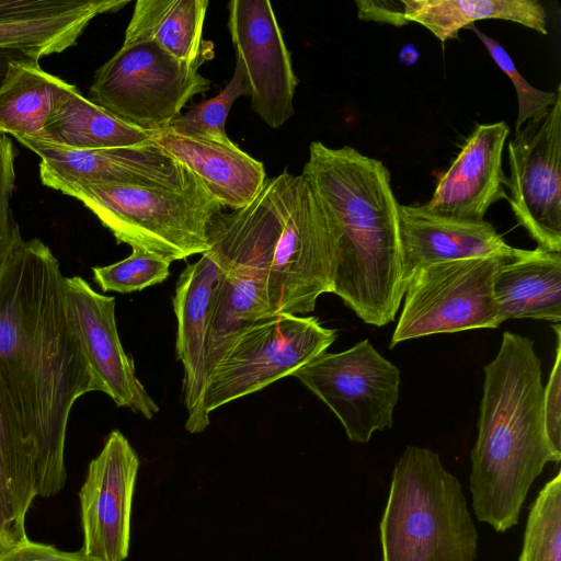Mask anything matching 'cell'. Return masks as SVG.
Returning <instances> with one entry per match:
<instances>
[{"label":"cell","mask_w":561,"mask_h":561,"mask_svg":"<svg viewBox=\"0 0 561 561\" xmlns=\"http://www.w3.org/2000/svg\"><path fill=\"white\" fill-rule=\"evenodd\" d=\"M129 0H69L61 9L38 18L0 22V48L21 50L33 58L59 54L73 46L90 22L118 11Z\"/></svg>","instance_id":"26"},{"label":"cell","mask_w":561,"mask_h":561,"mask_svg":"<svg viewBox=\"0 0 561 561\" xmlns=\"http://www.w3.org/2000/svg\"><path fill=\"white\" fill-rule=\"evenodd\" d=\"M557 336L554 364L543 387V419L551 446L561 453V325H552Z\"/></svg>","instance_id":"33"},{"label":"cell","mask_w":561,"mask_h":561,"mask_svg":"<svg viewBox=\"0 0 561 561\" xmlns=\"http://www.w3.org/2000/svg\"><path fill=\"white\" fill-rule=\"evenodd\" d=\"M170 265V261L135 248L129 256L110 265L95 266L92 273L103 291L129 294L164 282Z\"/></svg>","instance_id":"30"},{"label":"cell","mask_w":561,"mask_h":561,"mask_svg":"<svg viewBox=\"0 0 561 561\" xmlns=\"http://www.w3.org/2000/svg\"><path fill=\"white\" fill-rule=\"evenodd\" d=\"M198 68L152 42L123 44L95 71L89 100L129 125L157 133L168 128L193 96L210 89Z\"/></svg>","instance_id":"8"},{"label":"cell","mask_w":561,"mask_h":561,"mask_svg":"<svg viewBox=\"0 0 561 561\" xmlns=\"http://www.w3.org/2000/svg\"><path fill=\"white\" fill-rule=\"evenodd\" d=\"M68 2L69 0H0V22L47 15Z\"/></svg>","instance_id":"35"},{"label":"cell","mask_w":561,"mask_h":561,"mask_svg":"<svg viewBox=\"0 0 561 561\" xmlns=\"http://www.w3.org/2000/svg\"><path fill=\"white\" fill-rule=\"evenodd\" d=\"M470 28L474 31L493 58L494 62L512 80L515 87L518 99L515 131H518L526 122L530 119H538L546 115L554 104L558 96L561 95V84H559L557 90L553 92L541 91L534 88L519 73L511 56L499 42L486 36L476 26Z\"/></svg>","instance_id":"31"},{"label":"cell","mask_w":561,"mask_h":561,"mask_svg":"<svg viewBox=\"0 0 561 561\" xmlns=\"http://www.w3.org/2000/svg\"><path fill=\"white\" fill-rule=\"evenodd\" d=\"M208 0H137L123 44L152 42L173 58L201 66Z\"/></svg>","instance_id":"22"},{"label":"cell","mask_w":561,"mask_h":561,"mask_svg":"<svg viewBox=\"0 0 561 561\" xmlns=\"http://www.w3.org/2000/svg\"><path fill=\"white\" fill-rule=\"evenodd\" d=\"M508 135L503 121L477 125L423 206L443 217L484 220L493 204L507 198L502 154Z\"/></svg>","instance_id":"18"},{"label":"cell","mask_w":561,"mask_h":561,"mask_svg":"<svg viewBox=\"0 0 561 561\" xmlns=\"http://www.w3.org/2000/svg\"><path fill=\"white\" fill-rule=\"evenodd\" d=\"M0 561H95L81 550L67 552L25 538L0 552Z\"/></svg>","instance_id":"34"},{"label":"cell","mask_w":561,"mask_h":561,"mask_svg":"<svg viewBox=\"0 0 561 561\" xmlns=\"http://www.w3.org/2000/svg\"><path fill=\"white\" fill-rule=\"evenodd\" d=\"M399 232L405 287L417 270L434 263L495 254L513 255L520 250L507 244L486 220L443 217L423 205H399Z\"/></svg>","instance_id":"19"},{"label":"cell","mask_w":561,"mask_h":561,"mask_svg":"<svg viewBox=\"0 0 561 561\" xmlns=\"http://www.w3.org/2000/svg\"><path fill=\"white\" fill-rule=\"evenodd\" d=\"M15 152L8 135L0 133V265L22 239L11 208L15 181Z\"/></svg>","instance_id":"32"},{"label":"cell","mask_w":561,"mask_h":561,"mask_svg":"<svg viewBox=\"0 0 561 561\" xmlns=\"http://www.w3.org/2000/svg\"><path fill=\"white\" fill-rule=\"evenodd\" d=\"M59 192L80 201L118 243L170 262L206 252L209 222L222 210L195 175L178 186L75 184Z\"/></svg>","instance_id":"5"},{"label":"cell","mask_w":561,"mask_h":561,"mask_svg":"<svg viewBox=\"0 0 561 561\" xmlns=\"http://www.w3.org/2000/svg\"><path fill=\"white\" fill-rule=\"evenodd\" d=\"M493 289L500 324L510 319L560 323L561 252L522 250L501 266Z\"/></svg>","instance_id":"21"},{"label":"cell","mask_w":561,"mask_h":561,"mask_svg":"<svg viewBox=\"0 0 561 561\" xmlns=\"http://www.w3.org/2000/svg\"><path fill=\"white\" fill-rule=\"evenodd\" d=\"M27 58L33 57L21 50L0 48V89L2 88L9 75L11 65L15 61L24 60Z\"/></svg>","instance_id":"38"},{"label":"cell","mask_w":561,"mask_h":561,"mask_svg":"<svg viewBox=\"0 0 561 561\" xmlns=\"http://www.w3.org/2000/svg\"><path fill=\"white\" fill-rule=\"evenodd\" d=\"M221 270L219 254L209 247L197 262L182 271L172 298L178 323L175 351L184 368L185 428L192 434L202 433L209 425V415L204 408L206 345L213 299Z\"/></svg>","instance_id":"17"},{"label":"cell","mask_w":561,"mask_h":561,"mask_svg":"<svg viewBox=\"0 0 561 561\" xmlns=\"http://www.w3.org/2000/svg\"><path fill=\"white\" fill-rule=\"evenodd\" d=\"M507 201L537 248L561 252V95L508 141Z\"/></svg>","instance_id":"12"},{"label":"cell","mask_w":561,"mask_h":561,"mask_svg":"<svg viewBox=\"0 0 561 561\" xmlns=\"http://www.w3.org/2000/svg\"><path fill=\"white\" fill-rule=\"evenodd\" d=\"M518 561H561V472L529 508Z\"/></svg>","instance_id":"29"},{"label":"cell","mask_w":561,"mask_h":561,"mask_svg":"<svg viewBox=\"0 0 561 561\" xmlns=\"http://www.w3.org/2000/svg\"><path fill=\"white\" fill-rule=\"evenodd\" d=\"M335 339L336 331L316 317L275 313L257 319L234 340L209 377L206 413L293 376Z\"/></svg>","instance_id":"10"},{"label":"cell","mask_w":561,"mask_h":561,"mask_svg":"<svg viewBox=\"0 0 561 561\" xmlns=\"http://www.w3.org/2000/svg\"><path fill=\"white\" fill-rule=\"evenodd\" d=\"M18 140L35 152L42 183L59 191L67 185L178 186L193 178L154 142L140 147L70 149L38 138Z\"/></svg>","instance_id":"16"},{"label":"cell","mask_w":561,"mask_h":561,"mask_svg":"<svg viewBox=\"0 0 561 561\" xmlns=\"http://www.w3.org/2000/svg\"><path fill=\"white\" fill-rule=\"evenodd\" d=\"M60 263L42 240L23 238L0 265V396L35 463L37 496L66 482L71 410L98 391L68 320Z\"/></svg>","instance_id":"1"},{"label":"cell","mask_w":561,"mask_h":561,"mask_svg":"<svg viewBox=\"0 0 561 561\" xmlns=\"http://www.w3.org/2000/svg\"><path fill=\"white\" fill-rule=\"evenodd\" d=\"M333 220L337 251L332 293L365 323L383 327L402 302L399 203L388 168L353 147L309 146L302 173Z\"/></svg>","instance_id":"2"},{"label":"cell","mask_w":561,"mask_h":561,"mask_svg":"<svg viewBox=\"0 0 561 561\" xmlns=\"http://www.w3.org/2000/svg\"><path fill=\"white\" fill-rule=\"evenodd\" d=\"M139 459L114 430L88 468L80 489L83 546L95 561H124L129 551L130 516Z\"/></svg>","instance_id":"15"},{"label":"cell","mask_w":561,"mask_h":561,"mask_svg":"<svg viewBox=\"0 0 561 561\" xmlns=\"http://www.w3.org/2000/svg\"><path fill=\"white\" fill-rule=\"evenodd\" d=\"M522 250L513 255L445 261L417 270L405 287L390 348L437 333L496 329L494 279L501 266Z\"/></svg>","instance_id":"9"},{"label":"cell","mask_w":561,"mask_h":561,"mask_svg":"<svg viewBox=\"0 0 561 561\" xmlns=\"http://www.w3.org/2000/svg\"><path fill=\"white\" fill-rule=\"evenodd\" d=\"M483 371L469 491L476 518L504 533L518 524L533 483L547 463L560 462L561 453L546 433L541 362L533 340L504 332Z\"/></svg>","instance_id":"3"},{"label":"cell","mask_w":561,"mask_h":561,"mask_svg":"<svg viewBox=\"0 0 561 561\" xmlns=\"http://www.w3.org/2000/svg\"><path fill=\"white\" fill-rule=\"evenodd\" d=\"M153 142L194 174L221 207L247 206L266 181L264 164L234 142L199 140L169 128L154 133Z\"/></svg>","instance_id":"20"},{"label":"cell","mask_w":561,"mask_h":561,"mask_svg":"<svg viewBox=\"0 0 561 561\" xmlns=\"http://www.w3.org/2000/svg\"><path fill=\"white\" fill-rule=\"evenodd\" d=\"M381 561H476L478 530L459 479L410 445L396 462L379 524Z\"/></svg>","instance_id":"4"},{"label":"cell","mask_w":561,"mask_h":561,"mask_svg":"<svg viewBox=\"0 0 561 561\" xmlns=\"http://www.w3.org/2000/svg\"><path fill=\"white\" fill-rule=\"evenodd\" d=\"M293 376L330 408L350 440L365 444L392 427L400 370L368 339L343 352H323Z\"/></svg>","instance_id":"11"},{"label":"cell","mask_w":561,"mask_h":561,"mask_svg":"<svg viewBox=\"0 0 561 561\" xmlns=\"http://www.w3.org/2000/svg\"><path fill=\"white\" fill-rule=\"evenodd\" d=\"M228 30L253 111L267 126L280 127L294 115L298 78L271 2L229 1Z\"/></svg>","instance_id":"13"},{"label":"cell","mask_w":561,"mask_h":561,"mask_svg":"<svg viewBox=\"0 0 561 561\" xmlns=\"http://www.w3.org/2000/svg\"><path fill=\"white\" fill-rule=\"evenodd\" d=\"M154 133L129 125L84 98L78 88L64 95L43 128L42 140L70 149L140 147Z\"/></svg>","instance_id":"23"},{"label":"cell","mask_w":561,"mask_h":561,"mask_svg":"<svg viewBox=\"0 0 561 561\" xmlns=\"http://www.w3.org/2000/svg\"><path fill=\"white\" fill-rule=\"evenodd\" d=\"M262 191L274 220L267 276L272 313L311 312L333 289L337 237L331 215L304 174L285 170L266 179Z\"/></svg>","instance_id":"6"},{"label":"cell","mask_w":561,"mask_h":561,"mask_svg":"<svg viewBox=\"0 0 561 561\" xmlns=\"http://www.w3.org/2000/svg\"><path fill=\"white\" fill-rule=\"evenodd\" d=\"M64 294L68 320L98 391L107 394L117 407L152 419L159 407L139 381L133 359L123 348L115 298L98 293L80 276H65Z\"/></svg>","instance_id":"14"},{"label":"cell","mask_w":561,"mask_h":561,"mask_svg":"<svg viewBox=\"0 0 561 561\" xmlns=\"http://www.w3.org/2000/svg\"><path fill=\"white\" fill-rule=\"evenodd\" d=\"M208 243L222 270L208 325L206 385L234 340L257 319L274 314L267 297L274 220L262 188L247 206L211 218Z\"/></svg>","instance_id":"7"},{"label":"cell","mask_w":561,"mask_h":561,"mask_svg":"<svg viewBox=\"0 0 561 561\" xmlns=\"http://www.w3.org/2000/svg\"><path fill=\"white\" fill-rule=\"evenodd\" d=\"M405 21L416 22L442 42L480 20H505L547 34L546 10L537 0H402Z\"/></svg>","instance_id":"25"},{"label":"cell","mask_w":561,"mask_h":561,"mask_svg":"<svg viewBox=\"0 0 561 561\" xmlns=\"http://www.w3.org/2000/svg\"><path fill=\"white\" fill-rule=\"evenodd\" d=\"M75 88L44 71L38 59L13 62L0 89V133L41 139L51 111Z\"/></svg>","instance_id":"24"},{"label":"cell","mask_w":561,"mask_h":561,"mask_svg":"<svg viewBox=\"0 0 561 561\" xmlns=\"http://www.w3.org/2000/svg\"><path fill=\"white\" fill-rule=\"evenodd\" d=\"M358 16L362 20L386 22L402 26L408 22L403 15V4L397 8V2L389 1H356Z\"/></svg>","instance_id":"36"},{"label":"cell","mask_w":561,"mask_h":561,"mask_svg":"<svg viewBox=\"0 0 561 561\" xmlns=\"http://www.w3.org/2000/svg\"><path fill=\"white\" fill-rule=\"evenodd\" d=\"M240 96H250V89L242 65L236 61L230 81L216 96L191 106L168 128L185 137L231 145L233 141L228 137L225 125L230 108Z\"/></svg>","instance_id":"28"},{"label":"cell","mask_w":561,"mask_h":561,"mask_svg":"<svg viewBox=\"0 0 561 561\" xmlns=\"http://www.w3.org/2000/svg\"><path fill=\"white\" fill-rule=\"evenodd\" d=\"M0 488L20 527L37 496L35 463L8 405L0 396Z\"/></svg>","instance_id":"27"},{"label":"cell","mask_w":561,"mask_h":561,"mask_svg":"<svg viewBox=\"0 0 561 561\" xmlns=\"http://www.w3.org/2000/svg\"><path fill=\"white\" fill-rule=\"evenodd\" d=\"M25 538L26 531L16 523L0 488V552Z\"/></svg>","instance_id":"37"}]
</instances>
